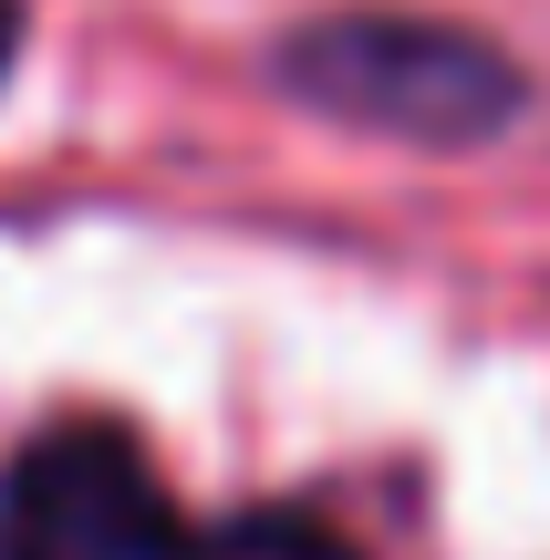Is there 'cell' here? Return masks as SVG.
<instances>
[{
	"instance_id": "6da1fadb",
	"label": "cell",
	"mask_w": 550,
	"mask_h": 560,
	"mask_svg": "<svg viewBox=\"0 0 550 560\" xmlns=\"http://www.w3.org/2000/svg\"><path fill=\"white\" fill-rule=\"evenodd\" d=\"M281 73L302 83L312 104H332L343 125H385V136H426V145L499 136V125L519 115V73L478 32L395 21V11L312 21V32L281 52Z\"/></svg>"
},
{
	"instance_id": "7a4b0ae2",
	"label": "cell",
	"mask_w": 550,
	"mask_h": 560,
	"mask_svg": "<svg viewBox=\"0 0 550 560\" xmlns=\"http://www.w3.org/2000/svg\"><path fill=\"white\" fill-rule=\"evenodd\" d=\"M0 560H187L156 467L115 425H62L11 467Z\"/></svg>"
},
{
	"instance_id": "3957f363",
	"label": "cell",
	"mask_w": 550,
	"mask_h": 560,
	"mask_svg": "<svg viewBox=\"0 0 550 560\" xmlns=\"http://www.w3.org/2000/svg\"><path fill=\"white\" fill-rule=\"evenodd\" d=\"M187 560H353L343 540H332L323 520H291V509H249V520L208 529Z\"/></svg>"
},
{
	"instance_id": "277c9868",
	"label": "cell",
	"mask_w": 550,
	"mask_h": 560,
	"mask_svg": "<svg viewBox=\"0 0 550 560\" xmlns=\"http://www.w3.org/2000/svg\"><path fill=\"white\" fill-rule=\"evenodd\" d=\"M11 42H21V11L0 0V73H11Z\"/></svg>"
}]
</instances>
